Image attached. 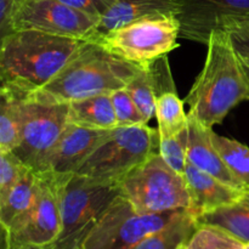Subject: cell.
I'll return each mask as SVG.
<instances>
[{
    "instance_id": "cell-23",
    "label": "cell",
    "mask_w": 249,
    "mask_h": 249,
    "mask_svg": "<svg viewBox=\"0 0 249 249\" xmlns=\"http://www.w3.org/2000/svg\"><path fill=\"white\" fill-rule=\"evenodd\" d=\"M212 140L223 158L224 163L236 179L249 189V147L245 143L212 133Z\"/></svg>"
},
{
    "instance_id": "cell-27",
    "label": "cell",
    "mask_w": 249,
    "mask_h": 249,
    "mask_svg": "<svg viewBox=\"0 0 249 249\" xmlns=\"http://www.w3.org/2000/svg\"><path fill=\"white\" fill-rule=\"evenodd\" d=\"M111 99L118 126H135L147 124L125 88L111 92Z\"/></svg>"
},
{
    "instance_id": "cell-11",
    "label": "cell",
    "mask_w": 249,
    "mask_h": 249,
    "mask_svg": "<svg viewBox=\"0 0 249 249\" xmlns=\"http://www.w3.org/2000/svg\"><path fill=\"white\" fill-rule=\"evenodd\" d=\"M100 18L60 0H18L12 32L34 29L55 36L90 40Z\"/></svg>"
},
{
    "instance_id": "cell-8",
    "label": "cell",
    "mask_w": 249,
    "mask_h": 249,
    "mask_svg": "<svg viewBox=\"0 0 249 249\" xmlns=\"http://www.w3.org/2000/svg\"><path fill=\"white\" fill-rule=\"evenodd\" d=\"M184 212L142 214L121 195L85 238L82 249H133L143 238L167 226Z\"/></svg>"
},
{
    "instance_id": "cell-19",
    "label": "cell",
    "mask_w": 249,
    "mask_h": 249,
    "mask_svg": "<svg viewBox=\"0 0 249 249\" xmlns=\"http://www.w3.org/2000/svg\"><path fill=\"white\" fill-rule=\"evenodd\" d=\"M26 97L2 88L0 90V152H11L22 140Z\"/></svg>"
},
{
    "instance_id": "cell-25",
    "label": "cell",
    "mask_w": 249,
    "mask_h": 249,
    "mask_svg": "<svg viewBox=\"0 0 249 249\" xmlns=\"http://www.w3.org/2000/svg\"><path fill=\"white\" fill-rule=\"evenodd\" d=\"M185 247L186 249H246L247 243L237 240L223 229L198 224Z\"/></svg>"
},
{
    "instance_id": "cell-21",
    "label": "cell",
    "mask_w": 249,
    "mask_h": 249,
    "mask_svg": "<svg viewBox=\"0 0 249 249\" xmlns=\"http://www.w3.org/2000/svg\"><path fill=\"white\" fill-rule=\"evenodd\" d=\"M197 226V219L185 211L167 226L143 238L133 249H179L189 242Z\"/></svg>"
},
{
    "instance_id": "cell-28",
    "label": "cell",
    "mask_w": 249,
    "mask_h": 249,
    "mask_svg": "<svg viewBox=\"0 0 249 249\" xmlns=\"http://www.w3.org/2000/svg\"><path fill=\"white\" fill-rule=\"evenodd\" d=\"M28 168L12 151L0 152V198L9 194Z\"/></svg>"
},
{
    "instance_id": "cell-16",
    "label": "cell",
    "mask_w": 249,
    "mask_h": 249,
    "mask_svg": "<svg viewBox=\"0 0 249 249\" xmlns=\"http://www.w3.org/2000/svg\"><path fill=\"white\" fill-rule=\"evenodd\" d=\"M178 0H116L100 18L89 41H97L114 29L151 15H178Z\"/></svg>"
},
{
    "instance_id": "cell-22",
    "label": "cell",
    "mask_w": 249,
    "mask_h": 249,
    "mask_svg": "<svg viewBox=\"0 0 249 249\" xmlns=\"http://www.w3.org/2000/svg\"><path fill=\"white\" fill-rule=\"evenodd\" d=\"M156 118L160 138L177 136L189 126V116L184 109V101L179 97L177 88L158 92L156 101Z\"/></svg>"
},
{
    "instance_id": "cell-9",
    "label": "cell",
    "mask_w": 249,
    "mask_h": 249,
    "mask_svg": "<svg viewBox=\"0 0 249 249\" xmlns=\"http://www.w3.org/2000/svg\"><path fill=\"white\" fill-rule=\"evenodd\" d=\"M40 194L34 206L9 230H2V248H49L61 231V187L66 175L44 172Z\"/></svg>"
},
{
    "instance_id": "cell-32",
    "label": "cell",
    "mask_w": 249,
    "mask_h": 249,
    "mask_svg": "<svg viewBox=\"0 0 249 249\" xmlns=\"http://www.w3.org/2000/svg\"><path fill=\"white\" fill-rule=\"evenodd\" d=\"M240 60H241V63H242V67H243V70H245V73H246V75H247V79L249 82V58L240 56Z\"/></svg>"
},
{
    "instance_id": "cell-17",
    "label": "cell",
    "mask_w": 249,
    "mask_h": 249,
    "mask_svg": "<svg viewBox=\"0 0 249 249\" xmlns=\"http://www.w3.org/2000/svg\"><path fill=\"white\" fill-rule=\"evenodd\" d=\"M43 185V174L32 168L24 172L6 196L0 198V224L9 230L36 203Z\"/></svg>"
},
{
    "instance_id": "cell-26",
    "label": "cell",
    "mask_w": 249,
    "mask_h": 249,
    "mask_svg": "<svg viewBox=\"0 0 249 249\" xmlns=\"http://www.w3.org/2000/svg\"><path fill=\"white\" fill-rule=\"evenodd\" d=\"M160 155L172 169L184 175L187 160V129L177 136L160 138Z\"/></svg>"
},
{
    "instance_id": "cell-34",
    "label": "cell",
    "mask_w": 249,
    "mask_h": 249,
    "mask_svg": "<svg viewBox=\"0 0 249 249\" xmlns=\"http://www.w3.org/2000/svg\"><path fill=\"white\" fill-rule=\"evenodd\" d=\"M179 249H186V247H185V246H182V247L179 248Z\"/></svg>"
},
{
    "instance_id": "cell-5",
    "label": "cell",
    "mask_w": 249,
    "mask_h": 249,
    "mask_svg": "<svg viewBox=\"0 0 249 249\" xmlns=\"http://www.w3.org/2000/svg\"><path fill=\"white\" fill-rule=\"evenodd\" d=\"M156 152H160L158 128L148 124L118 126L92 151L75 174L104 184L119 185Z\"/></svg>"
},
{
    "instance_id": "cell-29",
    "label": "cell",
    "mask_w": 249,
    "mask_h": 249,
    "mask_svg": "<svg viewBox=\"0 0 249 249\" xmlns=\"http://www.w3.org/2000/svg\"><path fill=\"white\" fill-rule=\"evenodd\" d=\"M221 29L229 32L238 55L249 58V18L228 19Z\"/></svg>"
},
{
    "instance_id": "cell-13",
    "label": "cell",
    "mask_w": 249,
    "mask_h": 249,
    "mask_svg": "<svg viewBox=\"0 0 249 249\" xmlns=\"http://www.w3.org/2000/svg\"><path fill=\"white\" fill-rule=\"evenodd\" d=\"M112 130H95L70 123L49 153L43 170L57 175L75 174L92 151Z\"/></svg>"
},
{
    "instance_id": "cell-20",
    "label": "cell",
    "mask_w": 249,
    "mask_h": 249,
    "mask_svg": "<svg viewBox=\"0 0 249 249\" xmlns=\"http://www.w3.org/2000/svg\"><path fill=\"white\" fill-rule=\"evenodd\" d=\"M197 223L216 226L243 243H249V189L230 206L209 212L197 218Z\"/></svg>"
},
{
    "instance_id": "cell-18",
    "label": "cell",
    "mask_w": 249,
    "mask_h": 249,
    "mask_svg": "<svg viewBox=\"0 0 249 249\" xmlns=\"http://www.w3.org/2000/svg\"><path fill=\"white\" fill-rule=\"evenodd\" d=\"M70 123L95 130L118 128L111 94H101L68 104Z\"/></svg>"
},
{
    "instance_id": "cell-31",
    "label": "cell",
    "mask_w": 249,
    "mask_h": 249,
    "mask_svg": "<svg viewBox=\"0 0 249 249\" xmlns=\"http://www.w3.org/2000/svg\"><path fill=\"white\" fill-rule=\"evenodd\" d=\"M18 0H0V36L12 33V19Z\"/></svg>"
},
{
    "instance_id": "cell-7",
    "label": "cell",
    "mask_w": 249,
    "mask_h": 249,
    "mask_svg": "<svg viewBox=\"0 0 249 249\" xmlns=\"http://www.w3.org/2000/svg\"><path fill=\"white\" fill-rule=\"evenodd\" d=\"M178 38L180 22L177 15L160 14L130 22L94 43L131 65L148 68L179 46Z\"/></svg>"
},
{
    "instance_id": "cell-3",
    "label": "cell",
    "mask_w": 249,
    "mask_h": 249,
    "mask_svg": "<svg viewBox=\"0 0 249 249\" xmlns=\"http://www.w3.org/2000/svg\"><path fill=\"white\" fill-rule=\"evenodd\" d=\"M142 68L88 40L53 80L27 99L43 104H71L123 89Z\"/></svg>"
},
{
    "instance_id": "cell-4",
    "label": "cell",
    "mask_w": 249,
    "mask_h": 249,
    "mask_svg": "<svg viewBox=\"0 0 249 249\" xmlns=\"http://www.w3.org/2000/svg\"><path fill=\"white\" fill-rule=\"evenodd\" d=\"M121 195L119 185L80 174L66 175L61 187L60 235L45 249H82L85 238Z\"/></svg>"
},
{
    "instance_id": "cell-33",
    "label": "cell",
    "mask_w": 249,
    "mask_h": 249,
    "mask_svg": "<svg viewBox=\"0 0 249 249\" xmlns=\"http://www.w3.org/2000/svg\"><path fill=\"white\" fill-rule=\"evenodd\" d=\"M2 249H45V248H40V247H32V246H28V247H6Z\"/></svg>"
},
{
    "instance_id": "cell-1",
    "label": "cell",
    "mask_w": 249,
    "mask_h": 249,
    "mask_svg": "<svg viewBox=\"0 0 249 249\" xmlns=\"http://www.w3.org/2000/svg\"><path fill=\"white\" fill-rule=\"evenodd\" d=\"M85 39L21 29L1 38V87L23 97L53 80L87 43Z\"/></svg>"
},
{
    "instance_id": "cell-14",
    "label": "cell",
    "mask_w": 249,
    "mask_h": 249,
    "mask_svg": "<svg viewBox=\"0 0 249 249\" xmlns=\"http://www.w3.org/2000/svg\"><path fill=\"white\" fill-rule=\"evenodd\" d=\"M185 181L191 197V207L187 212L195 218L235 203L246 190L236 189L216 178L197 169L187 163Z\"/></svg>"
},
{
    "instance_id": "cell-10",
    "label": "cell",
    "mask_w": 249,
    "mask_h": 249,
    "mask_svg": "<svg viewBox=\"0 0 249 249\" xmlns=\"http://www.w3.org/2000/svg\"><path fill=\"white\" fill-rule=\"evenodd\" d=\"M70 125L68 104H43L24 99V125L22 140L12 152L36 172Z\"/></svg>"
},
{
    "instance_id": "cell-6",
    "label": "cell",
    "mask_w": 249,
    "mask_h": 249,
    "mask_svg": "<svg viewBox=\"0 0 249 249\" xmlns=\"http://www.w3.org/2000/svg\"><path fill=\"white\" fill-rule=\"evenodd\" d=\"M119 189L122 196L142 214L189 211L191 207L185 177L172 169L160 152L129 173Z\"/></svg>"
},
{
    "instance_id": "cell-24",
    "label": "cell",
    "mask_w": 249,
    "mask_h": 249,
    "mask_svg": "<svg viewBox=\"0 0 249 249\" xmlns=\"http://www.w3.org/2000/svg\"><path fill=\"white\" fill-rule=\"evenodd\" d=\"M125 89L142 113L146 123H148L156 116L157 101V88L150 67L142 68L126 85Z\"/></svg>"
},
{
    "instance_id": "cell-2",
    "label": "cell",
    "mask_w": 249,
    "mask_h": 249,
    "mask_svg": "<svg viewBox=\"0 0 249 249\" xmlns=\"http://www.w3.org/2000/svg\"><path fill=\"white\" fill-rule=\"evenodd\" d=\"M207 46L206 62L184 102L190 119L213 129L233 107L249 100V82L228 31H214Z\"/></svg>"
},
{
    "instance_id": "cell-30",
    "label": "cell",
    "mask_w": 249,
    "mask_h": 249,
    "mask_svg": "<svg viewBox=\"0 0 249 249\" xmlns=\"http://www.w3.org/2000/svg\"><path fill=\"white\" fill-rule=\"evenodd\" d=\"M74 9L101 18L116 0H60Z\"/></svg>"
},
{
    "instance_id": "cell-15",
    "label": "cell",
    "mask_w": 249,
    "mask_h": 249,
    "mask_svg": "<svg viewBox=\"0 0 249 249\" xmlns=\"http://www.w3.org/2000/svg\"><path fill=\"white\" fill-rule=\"evenodd\" d=\"M213 129L189 118L187 160L194 167L240 190H248L229 170L212 140Z\"/></svg>"
},
{
    "instance_id": "cell-12",
    "label": "cell",
    "mask_w": 249,
    "mask_h": 249,
    "mask_svg": "<svg viewBox=\"0 0 249 249\" xmlns=\"http://www.w3.org/2000/svg\"><path fill=\"white\" fill-rule=\"evenodd\" d=\"M180 36L196 43H208L228 19L249 18V0H178Z\"/></svg>"
}]
</instances>
